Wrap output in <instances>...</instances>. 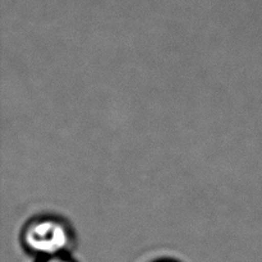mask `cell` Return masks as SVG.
Segmentation results:
<instances>
[{"label":"cell","instance_id":"1","mask_svg":"<svg viewBox=\"0 0 262 262\" xmlns=\"http://www.w3.org/2000/svg\"><path fill=\"white\" fill-rule=\"evenodd\" d=\"M20 241L28 253L38 258H48L67 255L73 247L74 235L66 220L43 215L25 225Z\"/></svg>","mask_w":262,"mask_h":262},{"label":"cell","instance_id":"2","mask_svg":"<svg viewBox=\"0 0 262 262\" xmlns=\"http://www.w3.org/2000/svg\"><path fill=\"white\" fill-rule=\"evenodd\" d=\"M38 262H76L72 260L68 255L63 256H55V257H48V258H40Z\"/></svg>","mask_w":262,"mask_h":262},{"label":"cell","instance_id":"3","mask_svg":"<svg viewBox=\"0 0 262 262\" xmlns=\"http://www.w3.org/2000/svg\"><path fill=\"white\" fill-rule=\"evenodd\" d=\"M155 262H177V261H173V260H160V261H155Z\"/></svg>","mask_w":262,"mask_h":262}]
</instances>
